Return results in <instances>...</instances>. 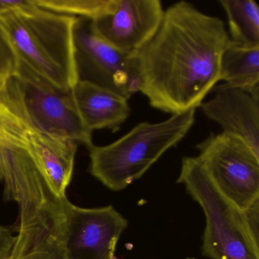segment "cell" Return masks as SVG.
Segmentation results:
<instances>
[{"label": "cell", "mask_w": 259, "mask_h": 259, "mask_svg": "<svg viewBox=\"0 0 259 259\" xmlns=\"http://www.w3.org/2000/svg\"><path fill=\"white\" fill-rule=\"evenodd\" d=\"M40 8L95 21L113 12L117 0H32Z\"/></svg>", "instance_id": "obj_14"}, {"label": "cell", "mask_w": 259, "mask_h": 259, "mask_svg": "<svg viewBox=\"0 0 259 259\" xmlns=\"http://www.w3.org/2000/svg\"><path fill=\"white\" fill-rule=\"evenodd\" d=\"M16 239L10 229L0 226V259L10 258Z\"/></svg>", "instance_id": "obj_16"}, {"label": "cell", "mask_w": 259, "mask_h": 259, "mask_svg": "<svg viewBox=\"0 0 259 259\" xmlns=\"http://www.w3.org/2000/svg\"><path fill=\"white\" fill-rule=\"evenodd\" d=\"M229 25L230 41L245 48L259 47V7L254 0H220Z\"/></svg>", "instance_id": "obj_13"}, {"label": "cell", "mask_w": 259, "mask_h": 259, "mask_svg": "<svg viewBox=\"0 0 259 259\" xmlns=\"http://www.w3.org/2000/svg\"><path fill=\"white\" fill-rule=\"evenodd\" d=\"M196 110L172 114L161 122H143L117 140L89 148L90 172L106 187L124 190L140 179L193 126Z\"/></svg>", "instance_id": "obj_4"}, {"label": "cell", "mask_w": 259, "mask_h": 259, "mask_svg": "<svg viewBox=\"0 0 259 259\" xmlns=\"http://www.w3.org/2000/svg\"><path fill=\"white\" fill-rule=\"evenodd\" d=\"M164 11L160 0H117L115 10L92 21V27L116 49L136 56L160 28Z\"/></svg>", "instance_id": "obj_9"}, {"label": "cell", "mask_w": 259, "mask_h": 259, "mask_svg": "<svg viewBox=\"0 0 259 259\" xmlns=\"http://www.w3.org/2000/svg\"><path fill=\"white\" fill-rule=\"evenodd\" d=\"M19 61L2 30L0 29V90L16 75Z\"/></svg>", "instance_id": "obj_15"}, {"label": "cell", "mask_w": 259, "mask_h": 259, "mask_svg": "<svg viewBox=\"0 0 259 259\" xmlns=\"http://www.w3.org/2000/svg\"><path fill=\"white\" fill-rule=\"evenodd\" d=\"M220 78L224 84L259 96V47L230 43L221 59Z\"/></svg>", "instance_id": "obj_12"}, {"label": "cell", "mask_w": 259, "mask_h": 259, "mask_svg": "<svg viewBox=\"0 0 259 259\" xmlns=\"http://www.w3.org/2000/svg\"><path fill=\"white\" fill-rule=\"evenodd\" d=\"M187 259H196V258H195V257H188Z\"/></svg>", "instance_id": "obj_17"}, {"label": "cell", "mask_w": 259, "mask_h": 259, "mask_svg": "<svg viewBox=\"0 0 259 259\" xmlns=\"http://www.w3.org/2000/svg\"><path fill=\"white\" fill-rule=\"evenodd\" d=\"M13 80L28 117L39 130L89 149L93 146L92 133L78 113L72 90L54 87L20 63Z\"/></svg>", "instance_id": "obj_6"}, {"label": "cell", "mask_w": 259, "mask_h": 259, "mask_svg": "<svg viewBox=\"0 0 259 259\" xmlns=\"http://www.w3.org/2000/svg\"><path fill=\"white\" fill-rule=\"evenodd\" d=\"M78 18L40 8L32 0L0 10V29L19 63L57 89L78 82L74 29Z\"/></svg>", "instance_id": "obj_2"}, {"label": "cell", "mask_w": 259, "mask_h": 259, "mask_svg": "<svg viewBox=\"0 0 259 259\" xmlns=\"http://www.w3.org/2000/svg\"><path fill=\"white\" fill-rule=\"evenodd\" d=\"M177 182L205 216L202 254L210 259H259V201L246 210L218 192L196 157H185Z\"/></svg>", "instance_id": "obj_3"}, {"label": "cell", "mask_w": 259, "mask_h": 259, "mask_svg": "<svg viewBox=\"0 0 259 259\" xmlns=\"http://www.w3.org/2000/svg\"><path fill=\"white\" fill-rule=\"evenodd\" d=\"M196 148V158L227 201L242 210L259 201V156L245 142L223 133H212Z\"/></svg>", "instance_id": "obj_5"}, {"label": "cell", "mask_w": 259, "mask_h": 259, "mask_svg": "<svg viewBox=\"0 0 259 259\" xmlns=\"http://www.w3.org/2000/svg\"><path fill=\"white\" fill-rule=\"evenodd\" d=\"M230 40L219 18L189 3L174 4L136 55L139 92L151 107L165 113L196 110L221 81V56Z\"/></svg>", "instance_id": "obj_1"}, {"label": "cell", "mask_w": 259, "mask_h": 259, "mask_svg": "<svg viewBox=\"0 0 259 259\" xmlns=\"http://www.w3.org/2000/svg\"><path fill=\"white\" fill-rule=\"evenodd\" d=\"M78 113L88 130L117 131L130 115L128 100L88 81H78L72 89Z\"/></svg>", "instance_id": "obj_11"}, {"label": "cell", "mask_w": 259, "mask_h": 259, "mask_svg": "<svg viewBox=\"0 0 259 259\" xmlns=\"http://www.w3.org/2000/svg\"><path fill=\"white\" fill-rule=\"evenodd\" d=\"M213 96L200 106L223 133L245 142L259 156V96L226 84L213 88Z\"/></svg>", "instance_id": "obj_10"}, {"label": "cell", "mask_w": 259, "mask_h": 259, "mask_svg": "<svg viewBox=\"0 0 259 259\" xmlns=\"http://www.w3.org/2000/svg\"><path fill=\"white\" fill-rule=\"evenodd\" d=\"M74 45L78 81L96 84L127 100L139 92L136 56L122 52L100 37L92 20L77 19Z\"/></svg>", "instance_id": "obj_7"}, {"label": "cell", "mask_w": 259, "mask_h": 259, "mask_svg": "<svg viewBox=\"0 0 259 259\" xmlns=\"http://www.w3.org/2000/svg\"><path fill=\"white\" fill-rule=\"evenodd\" d=\"M128 221L112 205L84 208L72 204L64 259H115Z\"/></svg>", "instance_id": "obj_8"}]
</instances>
